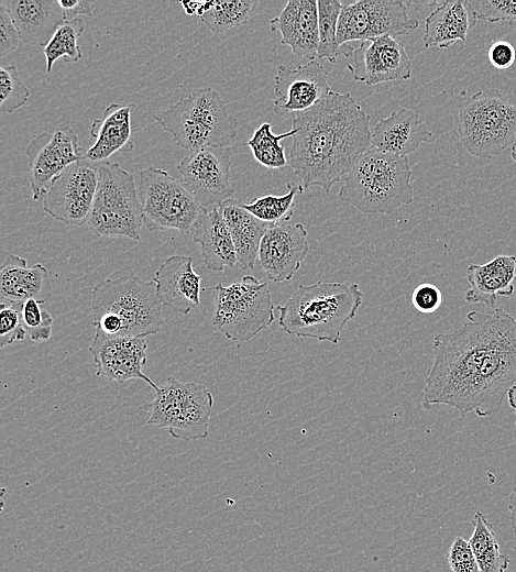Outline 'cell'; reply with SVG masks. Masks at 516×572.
<instances>
[{
	"label": "cell",
	"mask_w": 516,
	"mask_h": 572,
	"mask_svg": "<svg viewBox=\"0 0 516 572\" xmlns=\"http://www.w3.org/2000/svg\"><path fill=\"white\" fill-rule=\"evenodd\" d=\"M433 362L424 404L448 405L462 417H488L499 410L516 385V318L502 308L470 311L465 321L433 338Z\"/></svg>",
	"instance_id": "1"
},
{
	"label": "cell",
	"mask_w": 516,
	"mask_h": 572,
	"mask_svg": "<svg viewBox=\"0 0 516 572\" xmlns=\"http://www.w3.org/2000/svg\"><path fill=\"white\" fill-rule=\"evenodd\" d=\"M370 120L351 94L332 90L294 114L289 165L304 188L319 186L330 193L371 147Z\"/></svg>",
	"instance_id": "2"
},
{
	"label": "cell",
	"mask_w": 516,
	"mask_h": 572,
	"mask_svg": "<svg viewBox=\"0 0 516 572\" xmlns=\"http://www.w3.org/2000/svg\"><path fill=\"white\" fill-rule=\"evenodd\" d=\"M362 302L363 293L355 283L299 285L284 305L276 306L278 324L288 334L338 344Z\"/></svg>",
	"instance_id": "3"
},
{
	"label": "cell",
	"mask_w": 516,
	"mask_h": 572,
	"mask_svg": "<svg viewBox=\"0 0 516 572\" xmlns=\"http://www.w3.org/2000/svg\"><path fill=\"white\" fill-rule=\"evenodd\" d=\"M91 317L96 331L105 336L156 334L163 317L155 282L136 275L99 282L91 292Z\"/></svg>",
	"instance_id": "4"
},
{
	"label": "cell",
	"mask_w": 516,
	"mask_h": 572,
	"mask_svg": "<svg viewBox=\"0 0 516 572\" xmlns=\"http://www.w3.org/2000/svg\"><path fill=\"white\" fill-rule=\"evenodd\" d=\"M407 156L370 147L345 175L338 197L365 213H392L414 201Z\"/></svg>",
	"instance_id": "5"
},
{
	"label": "cell",
	"mask_w": 516,
	"mask_h": 572,
	"mask_svg": "<svg viewBox=\"0 0 516 572\" xmlns=\"http://www.w3.org/2000/svg\"><path fill=\"white\" fill-rule=\"evenodd\" d=\"M162 131L174 142L193 152L205 147H226L237 135L238 121L229 113L217 90L199 88L180 97L174 105L155 116Z\"/></svg>",
	"instance_id": "6"
},
{
	"label": "cell",
	"mask_w": 516,
	"mask_h": 572,
	"mask_svg": "<svg viewBox=\"0 0 516 572\" xmlns=\"http://www.w3.org/2000/svg\"><path fill=\"white\" fill-rule=\"evenodd\" d=\"M458 110L459 136L470 154L491 158L516 141V106L498 89L477 91Z\"/></svg>",
	"instance_id": "7"
},
{
	"label": "cell",
	"mask_w": 516,
	"mask_h": 572,
	"mask_svg": "<svg viewBox=\"0 0 516 572\" xmlns=\"http://www.w3.org/2000/svg\"><path fill=\"white\" fill-rule=\"evenodd\" d=\"M143 222L138 187L132 174L118 163L103 162L88 219L97 237H121L139 241Z\"/></svg>",
	"instance_id": "8"
},
{
	"label": "cell",
	"mask_w": 516,
	"mask_h": 572,
	"mask_svg": "<svg viewBox=\"0 0 516 572\" xmlns=\"http://www.w3.org/2000/svg\"><path fill=\"white\" fill-rule=\"evenodd\" d=\"M212 326L232 341H249L265 328L275 317L271 290L266 282L245 275L229 286L218 284Z\"/></svg>",
	"instance_id": "9"
},
{
	"label": "cell",
	"mask_w": 516,
	"mask_h": 572,
	"mask_svg": "<svg viewBox=\"0 0 516 572\" xmlns=\"http://www.w3.org/2000/svg\"><path fill=\"white\" fill-rule=\"evenodd\" d=\"M213 397L198 383L168 377L150 404L147 425L167 429L178 440L205 439L209 435Z\"/></svg>",
	"instance_id": "10"
},
{
	"label": "cell",
	"mask_w": 516,
	"mask_h": 572,
	"mask_svg": "<svg viewBox=\"0 0 516 572\" xmlns=\"http://www.w3.org/2000/svg\"><path fill=\"white\" fill-rule=\"evenodd\" d=\"M138 191L149 231L191 232L204 208L182 182L157 167L141 170Z\"/></svg>",
	"instance_id": "11"
},
{
	"label": "cell",
	"mask_w": 516,
	"mask_h": 572,
	"mask_svg": "<svg viewBox=\"0 0 516 572\" xmlns=\"http://www.w3.org/2000/svg\"><path fill=\"white\" fill-rule=\"evenodd\" d=\"M419 26L409 18L407 4L394 0H358L342 2L338 22V42L366 41L385 35H407Z\"/></svg>",
	"instance_id": "12"
},
{
	"label": "cell",
	"mask_w": 516,
	"mask_h": 572,
	"mask_svg": "<svg viewBox=\"0 0 516 572\" xmlns=\"http://www.w3.org/2000/svg\"><path fill=\"white\" fill-rule=\"evenodd\" d=\"M100 163L85 155L67 166L53 182L43 199V209L68 226L88 222L99 183Z\"/></svg>",
	"instance_id": "13"
},
{
	"label": "cell",
	"mask_w": 516,
	"mask_h": 572,
	"mask_svg": "<svg viewBox=\"0 0 516 572\" xmlns=\"http://www.w3.org/2000/svg\"><path fill=\"white\" fill-rule=\"evenodd\" d=\"M25 154L30 164L32 199L36 201H43L54 179L85 155L77 135L68 125L37 134L29 142Z\"/></svg>",
	"instance_id": "14"
},
{
	"label": "cell",
	"mask_w": 516,
	"mask_h": 572,
	"mask_svg": "<svg viewBox=\"0 0 516 572\" xmlns=\"http://www.w3.org/2000/svg\"><path fill=\"white\" fill-rule=\"evenodd\" d=\"M231 147H205L185 156L177 169L183 184L204 208L232 198L230 183Z\"/></svg>",
	"instance_id": "15"
},
{
	"label": "cell",
	"mask_w": 516,
	"mask_h": 572,
	"mask_svg": "<svg viewBox=\"0 0 516 572\" xmlns=\"http://www.w3.org/2000/svg\"><path fill=\"white\" fill-rule=\"evenodd\" d=\"M352 58L347 68L353 79L369 86L411 77V62L404 44L389 35L362 41Z\"/></svg>",
	"instance_id": "16"
},
{
	"label": "cell",
	"mask_w": 516,
	"mask_h": 572,
	"mask_svg": "<svg viewBox=\"0 0 516 572\" xmlns=\"http://www.w3.org/2000/svg\"><path fill=\"white\" fill-rule=\"evenodd\" d=\"M274 75V110L278 116L306 111L330 91L323 66L309 61L296 68L277 65Z\"/></svg>",
	"instance_id": "17"
},
{
	"label": "cell",
	"mask_w": 516,
	"mask_h": 572,
	"mask_svg": "<svg viewBox=\"0 0 516 572\" xmlns=\"http://www.w3.org/2000/svg\"><path fill=\"white\" fill-rule=\"evenodd\" d=\"M147 343L141 337H109L96 331L89 351L96 364V374L123 384L142 380L155 392L160 389L142 367L146 363Z\"/></svg>",
	"instance_id": "18"
},
{
	"label": "cell",
	"mask_w": 516,
	"mask_h": 572,
	"mask_svg": "<svg viewBox=\"0 0 516 572\" xmlns=\"http://www.w3.org/2000/svg\"><path fill=\"white\" fill-rule=\"evenodd\" d=\"M309 251L304 224H272L262 238L257 260L267 278L288 282L299 270Z\"/></svg>",
	"instance_id": "19"
},
{
	"label": "cell",
	"mask_w": 516,
	"mask_h": 572,
	"mask_svg": "<svg viewBox=\"0 0 516 572\" xmlns=\"http://www.w3.org/2000/svg\"><path fill=\"white\" fill-rule=\"evenodd\" d=\"M162 306L188 315L200 302L201 275L193 268L189 255H172L156 270L154 279Z\"/></svg>",
	"instance_id": "20"
},
{
	"label": "cell",
	"mask_w": 516,
	"mask_h": 572,
	"mask_svg": "<svg viewBox=\"0 0 516 572\" xmlns=\"http://www.w3.org/2000/svg\"><path fill=\"white\" fill-rule=\"evenodd\" d=\"M271 31H278L281 43L298 57L315 61L319 44L318 1L289 0L283 11L270 21Z\"/></svg>",
	"instance_id": "21"
},
{
	"label": "cell",
	"mask_w": 516,
	"mask_h": 572,
	"mask_svg": "<svg viewBox=\"0 0 516 572\" xmlns=\"http://www.w3.org/2000/svg\"><path fill=\"white\" fill-rule=\"evenodd\" d=\"M432 132L415 112L402 108L380 119L371 129V146L398 156H407L421 143L431 141Z\"/></svg>",
	"instance_id": "22"
},
{
	"label": "cell",
	"mask_w": 516,
	"mask_h": 572,
	"mask_svg": "<svg viewBox=\"0 0 516 572\" xmlns=\"http://www.w3.org/2000/svg\"><path fill=\"white\" fill-rule=\"evenodd\" d=\"M10 12L20 38L32 46L47 45L65 18L57 0H1Z\"/></svg>",
	"instance_id": "23"
},
{
	"label": "cell",
	"mask_w": 516,
	"mask_h": 572,
	"mask_svg": "<svg viewBox=\"0 0 516 572\" xmlns=\"http://www.w3.org/2000/svg\"><path fill=\"white\" fill-rule=\"evenodd\" d=\"M133 109L132 103H111L105 109L101 118L92 120L90 134L96 141L85 152L88 160L103 163L117 152L129 153L133 150L134 144L131 139Z\"/></svg>",
	"instance_id": "24"
},
{
	"label": "cell",
	"mask_w": 516,
	"mask_h": 572,
	"mask_svg": "<svg viewBox=\"0 0 516 572\" xmlns=\"http://www.w3.org/2000/svg\"><path fill=\"white\" fill-rule=\"evenodd\" d=\"M466 279L470 288L465 300L494 308L498 296L508 297L515 292L516 256L497 255L485 264H471L466 268Z\"/></svg>",
	"instance_id": "25"
},
{
	"label": "cell",
	"mask_w": 516,
	"mask_h": 572,
	"mask_svg": "<svg viewBox=\"0 0 516 572\" xmlns=\"http://www.w3.org/2000/svg\"><path fill=\"white\" fill-rule=\"evenodd\" d=\"M191 233L193 241L200 245L207 268L220 273L238 264L235 248L218 205L201 209Z\"/></svg>",
	"instance_id": "26"
},
{
	"label": "cell",
	"mask_w": 516,
	"mask_h": 572,
	"mask_svg": "<svg viewBox=\"0 0 516 572\" xmlns=\"http://www.w3.org/2000/svg\"><path fill=\"white\" fill-rule=\"evenodd\" d=\"M53 288L47 268L41 263L28 267L24 257L11 254L0 268V297L14 301L35 299L41 304L50 300Z\"/></svg>",
	"instance_id": "27"
},
{
	"label": "cell",
	"mask_w": 516,
	"mask_h": 572,
	"mask_svg": "<svg viewBox=\"0 0 516 572\" xmlns=\"http://www.w3.org/2000/svg\"><path fill=\"white\" fill-rule=\"evenodd\" d=\"M476 22L469 1H443L426 18L424 45L428 48H446L457 41L465 42L469 31Z\"/></svg>",
	"instance_id": "28"
},
{
	"label": "cell",
	"mask_w": 516,
	"mask_h": 572,
	"mask_svg": "<svg viewBox=\"0 0 516 572\" xmlns=\"http://www.w3.org/2000/svg\"><path fill=\"white\" fill-rule=\"evenodd\" d=\"M218 208L230 231L238 265L242 270L253 268L262 238L272 224L255 218L235 198L220 202Z\"/></svg>",
	"instance_id": "29"
},
{
	"label": "cell",
	"mask_w": 516,
	"mask_h": 572,
	"mask_svg": "<svg viewBox=\"0 0 516 572\" xmlns=\"http://www.w3.org/2000/svg\"><path fill=\"white\" fill-rule=\"evenodd\" d=\"M472 525L473 532L469 543L481 572H505L509 559L501 552L492 524L477 510L472 519Z\"/></svg>",
	"instance_id": "30"
},
{
	"label": "cell",
	"mask_w": 516,
	"mask_h": 572,
	"mask_svg": "<svg viewBox=\"0 0 516 572\" xmlns=\"http://www.w3.org/2000/svg\"><path fill=\"white\" fill-rule=\"evenodd\" d=\"M257 1H211L205 2L198 9L200 21L215 34L243 25L254 12Z\"/></svg>",
	"instance_id": "31"
},
{
	"label": "cell",
	"mask_w": 516,
	"mask_h": 572,
	"mask_svg": "<svg viewBox=\"0 0 516 572\" xmlns=\"http://www.w3.org/2000/svg\"><path fill=\"white\" fill-rule=\"evenodd\" d=\"M342 9V1L319 0L318 1V31L319 44L317 57L327 58L336 63L338 56L352 57L354 48L349 45H340L338 42V22Z\"/></svg>",
	"instance_id": "32"
},
{
	"label": "cell",
	"mask_w": 516,
	"mask_h": 572,
	"mask_svg": "<svg viewBox=\"0 0 516 572\" xmlns=\"http://www.w3.org/2000/svg\"><path fill=\"white\" fill-rule=\"evenodd\" d=\"M288 191L282 196L265 195L243 204L245 210L261 221L277 224L289 220L294 215L295 197L304 190L303 185L289 182Z\"/></svg>",
	"instance_id": "33"
},
{
	"label": "cell",
	"mask_w": 516,
	"mask_h": 572,
	"mask_svg": "<svg viewBox=\"0 0 516 572\" xmlns=\"http://www.w3.org/2000/svg\"><path fill=\"white\" fill-rule=\"evenodd\" d=\"M295 130L292 129L281 134H274L272 123H262L248 141L254 158L267 168L283 169L287 165L285 147L281 144L283 139L293 136Z\"/></svg>",
	"instance_id": "34"
},
{
	"label": "cell",
	"mask_w": 516,
	"mask_h": 572,
	"mask_svg": "<svg viewBox=\"0 0 516 572\" xmlns=\"http://www.w3.org/2000/svg\"><path fill=\"white\" fill-rule=\"evenodd\" d=\"M85 29L84 20L77 18L62 24L47 45L43 48L46 59V72L50 73L55 61L64 57L66 62H78L81 58V51L77 40Z\"/></svg>",
	"instance_id": "35"
},
{
	"label": "cell",
	"mask_w": 516,
	"mask_h": 572,
	"mask_svg": "<svg viewBox=\"0 0 516 572\" xmlns=\"http://www.w3.org/2000/svg\"><path fill=\"white\" fill-rule=\"evenodd\" d=\"M29 88L20 78L15 65L0 68V110L12 113L20 109L29 100Z\"/></svg>",
	"instance_id": "36"
},
{
	"label": "cell",
	"mask_w": 516,
	"mask_h": 572,
	"mask_svg": "<svg viewBox=\"0 0 516 572\" xmlns=\"http://www.w3.org/2000/svg\"><path fill=\"white\" fill-rule=\"evenodd\" d=\"M41 305L35 299H28L22 302L21 308L23 326L28 336L34 342H43L50 339L53 329L54 319Z\"/></svg>",
	"instance_id": "37"
},
{
	"label": "cell",
	"mask_w": 516,
	"mask_h": 572,
	"mask_svg": "<svg viewBox=\"0 0 516 572\" xmlns=\"http://www.w3.org/2000/svg\"><path fill=\"white\" fill-rule=\"evenodd\" d=\"M23 301H14L0 297V345L12 344L28 334L22 321Z\"/></svg>",
	"instance_id": "38"
},
{
	"label": "cell",
	"mask_w": 516,
	"mask_h": 572,
	"mask_svg": "<svg viewBox=\"0 0 516 572\" xmlns=\"http://www.w3.org/2000/svg\"><path fill=\"white\" fill-rule=\"evenodd\" d=\"M469 4L477 20L491 23L516 21V0H476Z\"/></svg>",
	"instance_id": "39"
},
{
	"label": "cell",
	"mask_w": 516,
	"mask_h": 572,
	"mask_svg": "<svg viewBox=\"0 0 516 572\" xmlns=\"http://www.w3.org/2000/svg\"><path fill=\"white\" fill-rule=\"evenodd\" d=\"M447 559L452 572H481L469 541L462 537L454 538Z\"/></svg>",
	"instance_id": "40"
},
{
	"label": "cell",
	"mask_w": 516,
	"mask_h": 572,
	"mask_svg": "<svg viewBox=\"0 0 516 572\" xmlns=\"http://www.w3.org/2000/svg\"><path fill=\"white\" fill-rule=\"evenodd\" d=\"M413 306L420 312L431 314L436 311L442 302L440 289L430 283L418 285L411 294Z\"/></svg>",
	"instance_id": "41"
},
{
	"label": "cell",
	"mask_w": 516,
	"mask_h": 572,
	"mask_svg": "<svg viewBox=\"0 0 516 572\" xmlns=\"http://www.w3.org/2000/svg\"><path fill=\"white\" fill-rule=\"evenodd\" d=\"M20 41L17 25L6 6L0 1V56L3 57L13 52Z\"/></svg>",
	"instance_id": "42"
},
{
	"label": "cell",
	"mask_w": 516,
	"mask_h": 572,
	"mask_svg": "<svg viewBox=\"0 0 516 572\" xmlns=\"http://www.w3.org/2000/svg\"><path fill=\"white\" fill-rule=\"evenodd\" d=\"M487 57L495 68L504 70L515 63L516 51L509 42L498 40L491 44L487 51Z\"/></svg>",
	"instance_id": "43"
},
{
	"label": "cell",
	"mask_w": 516,
	"mask_h": 572,
	"mask_svg": "<svg viewBox=\"0 0 516 572\" xmlns=\"http://www.w3.org/2000/svg\"><path fill=\"white\" fill-rule=\"evenodd\" d=\"M63 10L65 21H73L79 15H92L95 1L91 0H57Z\"/></svg>",
	"instance_id": "44"
},
{
	"label": "cell",
	"mask_w": 516,
	"mask_h": 572,
	"mask_svg": "<svg viewBox=\"0 0 516 572\" xmlns=\"http://www.w3.org/2000/svg\"><path fill=\"white\" fill-rule=\"evenodd\" d=\"M508 509L510 527L514 536L516 537V484L514 485L512 493L508 496Z\"/></svg>",
	"instance_id": "45"
},
{
	"label": "cell",
	"mask_w": 516,
	"mask_h": 572,
	"mask_svg": "<svg viewBox=\"0 0 516 572\" xmlns=\"http://www.w3.org/2000/svg\"><path fill=\"white\" fill-rule=\"evenodd\" d=\"M509 406L515 410L516 413V385L512 387V389L507 394Z\"/></svg>",
	"instance_id": "46"
},
{
	"label": "cell",
	"mask_w": 516,
	"mask_h": 572,
	"mask_svg": "<svg viewBox=\"0 0 516 572\" xmlns=\"http://www.w3.org/2000/svg\"><path fill=\"white\" fill-rule=\"evenodd\" d=\"M510 156L516 162V141L512 144Z\"/></svg>",
	"instance_id": "47"
},
{
	"label": "cell",
	"mask_w": 516,
	"mask_h": 572,
	"mask_svg": "<svg viewBox=\"0 0 516 572\" xmlns=\"http://www.w3.org/2000/svg\"><path fill=\"white\" fill-rule=\"evenodd\" d=\"M514 549H515V551H516V546H515V548H514Z\"/></svg>",
	"instance_id": "48"
}]
</instances>
